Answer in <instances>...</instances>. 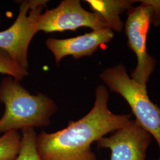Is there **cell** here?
Listing matches in <instances>:
<instances>
[{"label":"cell","mask_w":160,"mask_h":160,"mask_svg":"<svg viewBox=\"0 0 160 160\" xmlns=\"http://www.w3.org/2000/svg\"><path fill=\"white\" fill-rule=\"evenodd\" d=\"M109 92L97 87L92 110L62 130L37 135L36 146L41 160H96L91 145L127 125L131 115L113 113L108 108Z\"/></svg>","instance_id":"1"},{"label":"cell","mask_w":160,"mask_h":160,"mask_svg":"<svg viewBox=\"0 0 160 160\" xmlns=\"http://www.w3.org/2000/svg\"><path fill=\"white\" fill-rule=\"evenodd\" d=\"M0 102L5 105L4 113L0 119V133L48 126L58 109L51 98L42 93L31 94L19 81L10 76L0 84Z\"/></svg>","instance_id":"2"},{"label":"cell","mask_w":160,"mask_h":160,"mask_svg":"<svg viewBox=\"0 0 160 160\" xmlns=\"http://www.w3.org/2000/svg\"><path fill=\"white\" fill-rule=\"evenodd\" d=\"M100 78L111 92H116L124 98L131 107L135 120L154 138L160 149V108L150 100L147 87L130 78L122 64L104 69Z\"/></svg>","instance_id":"3"},{"label":"cell","mask_w":160,"mask_h":160,"mask_svg":"<svg viewBox=\"0 0 160 160\" xmlns=\"http://www.w3.org/2000/svg\"><path fill=\"white\" fill-rule=\"evenodd\" d=\"M141 4L129 10L125 25L128 46L137 57V65L132 77L141 86L147 87L154 71L156 61L147 52V38L151 23L154 20L151 1H141Z\"/></svg>","instance_id":"4"},{"label":"cell","mask_w":160,"mask_h":160,"mask_svg":"<svg viewBox=\"0 0 160 160\" xmlns=\"http://www.w3.org/2000/svg\"><path fill=\"white\" fill-rule=\"evenodd\" d=\"M46 0L23 1L17 19L6 30L0 32V49H3L20 66L28 69V51L29 44L38 32L36 22Z\"/></svg>","instance_id":"5"},{"label":"cell","mask_w":160,"mask_h":160,"mask_svg":"<svg viewBox=\"0 0 160 160\" xmlns=\"http://www.w3.org/2000/svg\"><path fill=\"white\" fill-rule=\"evenodd\" d=\"M87 27L96 31L109 29L103 18L96 12L84 9L78 0H64L57 7L38 16L36 22L37 32L46 33L75 31Z\"/></svg>","instance_id":"6"},{"label":"cell","mask_w":160,"mask_h":160,"mask_svg":"<svg viewBox=\"0 0 160 160\" xmlns=\"http://www.w3.org/2000/svg\"><path fill=\"white\" fill-rule=\"evenodd\" d=\"M152 136L136 120L96 141L99 148L111 151L109 160H145Z\"/></svg>","instance_id":"7"},{"label":"cell","mask_w":160,"mask_h":160,"mask_svg":"<svg viewBox=\"0 0 160 160\" xmlns=\"http://www.w3.org/2000/svg\"><path fill=\"white\" fill-rule=\"evenodd\" d=\"M113 37V32L108 28L69 39L51 38L46 40V45L53 53L56 63H59L66 56L70 55L77 59L92 55L99 46L109 43Z\"/></svg>","instance_id":"8"},{"label":"cell","mask_w":160,"mask_h":160,"mask_svg":"<svg viewBox=\"0 0 160 160\" xmlns=\"http://www.w3.org/2000/svg\"><path fill=\"white\" fill-rule=\"evenodd\" d=\"M94 12L102 17L109 29L113 32H120L123 29V22L120 15L132 8L136 1L128 0H87Z\"/></svg>","instance_id":"9"},{"label":"cell","mask_w":160,"mask_h":160,"mask_svg":"<svg viewBox=\"0 0 160 160\" xmlns=\"http://www.w3.org/2000/svg\"><path fill=\"white\" fill-rule=\"evenodd\" d=\"M22 136L17 131L4 133L0 137V160H14L19 154Z\"/></svg>","instance_id":"10"},{"label":"cell","mask_w":160,"mask_h":160,"mask_svg":"<svg viewBox=\"0 0 160 160\" xmlns=\"http://www.w3.org/2000/svg\"><path fill=\"white\" fill-rule=\"evenodd\" d=\"M22 131L20 149L14 160H41L36 146L37 135L34 128H29Z\"/></svg>","instance_id":"11"},{"label":"cell","mask_w":160,"mask_h":160,"mask_svg":"<svg viewBox=\"0 0 160 160\" xmlns=\"http://www.w3.org/2000/svg\"><path fill=\"white\" fill-rule=\"evenodd\" d=\"M0 73L8 74L17 81H21L28 75V69L14 62L9 55L0 49Z\"/></svg>","instance_id":"12"},{"label":"cell","mask_w":160,"mask_h":160,"mask_svg":"<svg viewBox=\"0 0 160 160\" xmlns=\"http://www.w3.org/2000/svg\"><path fill=\"white\" fill-rule=\"evenodd\" d=\"M159 160H160V158H159Z\"/></svg>","instance_id":"13"}]
</instances>
